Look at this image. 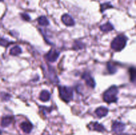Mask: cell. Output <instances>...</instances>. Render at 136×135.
Wrapping results in <instances>:
<instances>
[{
    "mask_svg": "<svg viewBox=\"0 0 136 135\" xmlns=\"http://www.w3.org/2000/svg\"><path fill=\"white\" fill-rule=\"evenodd\" d=\"M127 40L128 39L124 35H118L111 43V48L116 52L121 51L125 48Z\"/></svg>",
    "mask_w": 136,
    "mask_h": 135,
    "instance_id": "2",
    "label": "cell"
},
{
    "mask_svg": "<svg viewBox=\"0 0 136 135\" xmlns=\"http://www.w3.org/2000/svg\"><path fill=\"white\" fill-rule=\"evenodd\" d=\"M119 135H127V134H119Z\"/></svg>",
    "mask_w": 136,
    "mask_h": 135,
    "instance_id": "24",
    "label": "cell"
},
{
    "mask_svg": "<svg viewBox=\"0 0 136 135\" xmlns=\"http://www.w3.org/2000/svg\"><path fill=\"white\" fill-rule=\"evenodd\" d=\"M38 23L41 26H48L49 25V21L46 17L45 16H41L38 19Z\"/></svg>",
    "mask_w": 136,
    "mask_h": 135,
    "instance_id": "17",
    "label": "cell"
},
{
    "mask_svg": "<svg viewBox=\"0 0 136 135\" xmlns=\"http://www.w3.org/2000/svg\"><path fill=\"white\" fill-rule=\"evenodd\" d=\"M10 42H8L7 40H5V39H0V45H2V46H8Z\"/></svg>",
    "mask_w": 136,
    "mask_h": 135,
    "instance_id": "22",
    "label": "cell"
},
{
    "mask_svg": "<svg viewBox=\"0 0 136 135\" xmlns=\"http://www.w3.org/2000/svg\"><path fill=\"white\" fill-rule=\"evenodd\" d=\"M2 134V131H0V134Z\"/></svg>",
    "mask_w": 136,
    "mask_h": 135,
    "instance_id": "25",
    "label": "cell"
},
{
    "mask_svg": "<svg viewBox=\"0 0 136 135\" xmlns=\"http://www.w3.org/2000/svg\"><path fill=\"white\" fill-rule=\"evenodd\" d=\"M82 79H84L86 84L88 87L91 88H94L96 86V82L94 78L91 76L89 73L86 72L82 75Z\"/></svg>",
    "mask_w": 136,
    "mask_h": 135,
    "instance_id": "5",
    "label": "cell"
},
{
    "mask_svg": "<svg viewBox=\"0 0 136 135\" xmlns=\"http://www.w3.org/2000/svg\"><path fill=\"white\" fill-rule=\"evenodd\" d=\"M95 113L98 117L99 118H102V117H106L108 113V109L106 107H100L97 108L96 110L95 111Z\"/></svg>",
    "mask_w": 136,
    "mask_h": 135,
    "instance_id": "9",
    "label": "cell"
},
{
    "mask_svg": "<svg viewBox=\"0 0 136 135\" xmlns=\"http://www.w3.org/2000/svg\"><path fill=\"white\" fill-rule=\"evenodd\" d=\"M13 121V118L11 117H4L2 118V121H1V125L3 127H7L11 124Z\"/></svg>",
    "mask_w": 136,
    "mask_h": 135,
    "instance_id": "12",
    "label": "cell"
},
{
    "mask_svg": "<svg viewBox=\"0 0 136 135\" xmlns=\"http://www.w3.org/2000/svg\"><path fill=\"white\" fill-rule=\"evenodd\" d=\"M21 18H22L24 21H29L30 20H31L30 16L28 14H27V13H22V14H21Z\"/></svg>",
    "mask_w": 136,
    "mask_h": 135,
    "instance_id": "23",
    "label": "cell"
},
{
    "mask_svg": "<svg viewBox=\"0 0 136 135\" xmlns=\"http://www.w3.org/2000/svg\"><path fill=\"white\" fill-rule=\"evenodd\" d=\"M113 7V6L111 5L110 3H103V4L101 5V11L103 12V11H106V9L109 8H112Z\"/></svg>",
    "mask_w": 136,
    "mask_h": 135,
    "instance_id": "20",
    "label": "cell"
},
{
    "mask_svg": "<svg viewBox=\"0 0 136 135\" xmlns=\"http://www.w3.org/2000/svg\"><path fill=\"white\" fill-rule=\"evenodd\" d=\"M118 88L116 85H112L104 92L103 94V99L107 103H115L118 101Z\"/></svg>",
    "mask_w": 136,
    "mask_h": 135,
    "instance_id": "1",
    "label": "cell"
},
{
    "mask_svg": "<svg viewBox=\"0 0 136 135\" xmlns=\"http://www.w3.org/2000/svg\"><path fill=\"white\" fill-rule=\"evenodd\" d=\"M92 129L94 131H98V132H104L105 131V128L104 127V126L100 123H97V122L92 124Z\"/></svg>",
    "mask_w": 136,
    "mask_h": 135,
    "instance_id": "15",
    "label": "cell"
},
{
    "mask_svg": "<svg viewBox=\"0 0 136 135\" xmlns=\"http://www.w3.org/2000/svg\"><path fill=\"white\" fill-rule=\"evenodd\" d=\"M1 1H3V0H0V2H1Z\"/></svg>",
    "mask_w": 136,
    "mask_h": 135,
    "instance_id": "26",
    "label": "cell"
},
{
    "mask_svg": "<svg viewBox=\"0 0 136 135\" xmlns=\"http://www.w3.org/2000/svg\"><path fill=\"white\" fill-rule=\"evenodd\" d=\"M59 91L60 98L62 100L66 103H69L73 99V89L70 87L60 86L59 87Z\"/></svg>",
    "mask_w": 136,
    "mask_h": 135,
    "instance_id": "3",
    "label": "cell"
},
{
    "mask_svg": "<svg viewBox=\"0 0 136 135\" xmlns=\"http://www.w3.org/2000/svg\"><path fill=\"white\" fill-rule=\"evenodd\" d=\"M0 98H1L2 101H8L10 99V98H11V95L8 94V93H2L0 94Z\"/></svg>",
    "mask_w": 136,
    "mask_h": 135,
    "instance_id": "19",
    "label": "cell"
},
{
    "mask_svg": "<svg viewBox=\"0 0 136 135\" xmlns=\"http://www.w3.org/2000/svg\"><path fill=\"white\" fill-rule=\"evenodd\" d=\"M49 79H51L52 82L56 84V83H58L59 82V78H58L57 75L55 73V70L53 68V67L49 66Z\"/></svg>",
    "mask_w": 136,
    "mask_h": 135,
    "instance_id": "10",
    "label": "cell"
},
{
    "mask_svg": "<svg viewBox=\"0 0 136 135\" xmlns=\"http://www.w3.org/2000/svg\"><path fill=\"white\" fill-rule=\"evenodd\" d=\"M125 128V125L122 122H119V121H115L112 126V131L116 133H119V132L123 131Z\"/></svg>",
    "mask_w": 136,
    "mask_h": 135,
    "instance_id": "6",
    "label": "cell"
},
{
    "mask_svg": "<svg viewBox=\"0 0 136 135\" xmlns=\"http://www.w3.org/2000/svg\"><path fill=\"white\" fill-rule=\"evenodd\" d=\"M59 55H60L59 52H58L56 50H55V49H51L45 55V58L47 61L50 62H55L58 59Z\"/></svg>",
    "mask_w": 136,
    "mask_h": 135,
    "instance_id": "4",
    "label": "cell"
},
{
    "mask_svg": "<svg viewBox=\"0 0 136 135\" xmlns=\"http://www.w3.org/2000/svg\"><path fill=\"white\" fill-rule=\"evenodd\" d=\"M83 46H84V45L82 42L78 41V42H75V45L73 46V48L75 50H80V49L83 48V47H84Z\"/></svg>",
    "mask_w": 136,
    "mask_h": 135,
    "instance_id": "21",
    "label": "cell"
},
{
    "mask_svg": "<svg viewBox=\"0 0 136 135\" xmlns=\"http://www.w3.org/2000/svg\"><path fill=\"white\" fill-rule=\"evenodd\" d=\"M40 100L42 101L46 102L50 100L51 99V93L47 90H43L41 92L39 95Z\"/></svg>",
    "mask_w": 136,
    "mask_h": 135,
    "instance_id": "11",
    "label": "cell"
},
{
    "mask_svg": "<svg viewBox=\"0 0 136 135\" xmlns=\"http://www.w3.org/2000/svg\"><path fill=\"white\" fill-rule=\"evenodd\" d=\"M20 127L22 131L25 133H30L33 129V125L28 121H24L20 125Z\"/></svg>",
    "mask_w": 136,
    "mask_h": 135,
    "instance_id": "8",
    "label": "cell"
},
{
    "mask_svg": "<svg viewBox=\"0 0 136 135\" xmlns=\"http://www.w3.org/2000/svg\"><path fill=\"white\" fill-rule=\"evenodd\" d=\"M21 52H22L21 48L19 46H15L13 48H11L9 53L11 56H17L18 55H19L20 54H21Z\"/></svg>",
    "mask_w": 136,
    "mask_h": 135,
    "instance_id": "13",
    "label": "cell"
},
{
    "mask_svg": "<svg viewBox=\"0 0 136 135\" xmlns=\"http://www.w3.org/2000/svg\"><path fill=\"white\" fill-rule=\"evenodd\" d=\"M62 22L65 25L69 26H74L75 24V20L73 19L72 17L68 14H65L61 17Z\"/></svg>",
    "mask_w": 136,
    "mask_h": 135,
    "instance_id": "7",
    "label": "cell"
},
{
    "mask_svg": "<svg viewBox=\"0 0 136 135\" xmlns=\"http://www.w3.org/2000/svg\"><path fill=\"white\" fill-rule=\"evenodd\" d=\"M129 75H130V79L132 81V82H134L135 78V75H136L135 69L133 67H132V68H129Z\"/></svg>",
    "mask_w": 136,
    "mask_h": 135,
    "instance_id": "18",
    "label": "cell"
},
{
    "mask_svg": "<svg viewBox=\"0 0 136 135\" xmlns=\"http://www.w3.org/2000/svg\"><path fill=\"white\" fill-rule=\"evenodd\" d=\"M107 69H108V72L109 74H115L117 72V68L114 64L112 62H108L107 64Z\"/></svg>",
    "mask_w": 136,
    "mask_h": 135,
    "instance_id": "16",
    "label": "cell"
},
{
    "mask_svg": "<svg viewBox=\"0 0 136 135\" xmlns=\"http://www.w3.org/2000/svg\"><path fill=\"white\" fill-rule=\"evenodd\" d=\"M100 29L103 32H109V31H112L114 29V26H113V25L110 23L108 22L104 24V25H101Z\"/></svg>",
    "mask_w": 136,
    "mask_h": 135,
    "instance_id": "14",
    "label": "cell"
}]
</instances>
